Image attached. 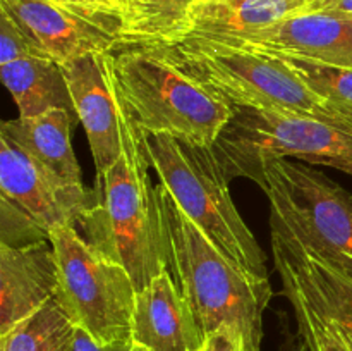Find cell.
Instances as JSON below:
<instances>
[{
	"mask_svg": "<svg viewBox=\"0 0 352 351\" xmlns=\"http://www.w3.org/2000/svg\"><path fill=\"white\" fill-rule=\"evenodd\" d=\"M196 2L198 0H120L117 48L174 43L184 33Z\"/></svg>",
	"mask_w": 352,
	"mask_h": 351,
	"instance_id": "19",
	"label": "cell"
},
{
	"mask_svg": "<svg viewBox=\"0 0 352 351\" xmlns=\"http://www.w3.org/2000/svg\"><path fill=\"white\" fill-rule=\"evenodd\" d=\"M76 116L88 134L96 176L119 160L122 151L120 93L113 72V52L88 54L62 64Z\"/></svg>",
	"mask_w": 352,
	"mask_h": 351,
	"instance_id": "10",
	"label": "cell"
},
{
	"mask_svg": "<svg viewBox=\"0 0 352 351\" xmlns=\"http://www.w3.org/2000/svg\"><path fill=\"white\" fill-rule=\"evenodd\" d=\"M337 120H339V119H337ZM340 120H344V123H346L347 126H349L351 129H352V117H342V119H340Z\"/></svg>",
	"mask_w": 352,
	"mask_h": 351,
	"instance_id": "31",
	"label": "cell"
},
{
	"mask_svg": "<svg viewBox=\"0 0 352 351\" xmlns=\"http://www.w3.org/2000/svg\"><path fill=\"white\" fill-rule=\"evenodd\" d=\"M306 6L308 0H198L181 38L239 43Z\"/></svg>",
	"mask_w": 352,
	"mask_h": 351,
	"instance_id": "16",
	"label": "cell"
},
{
	"mask_svg": "<svg viewBox=\"0 0 352 351\" xmlns=\"http://www.w3.org/2000/svg\"><path fill=\"white\" fill-rule=\"evenodd\" d=\"M160 184L199 231L254 277L270 281L267 255L241 217L212 147L165 134H143Z\"/></svg>",
	"mask_w": 352,
	"mask_h": 351,
	"instance_id": "4",
	"label": "cell"
},
{
	"mask_svg": "<svg viewBox=\"0 0 352 351\" xmlns=\"http://www.w3.org/2000/svg\"><path fill=\"white\" fill-rule=\"evenodd\" d=\"M0 10L60 65L82 55L113 52L119 43V19L96 9L54 0H0Z\"/></svg>",
	"mask_w": 352,
	"mask_h": 351,
	"instance_id": "9",
	"label": "cell"
},
{
	"mask_svg": "<svg viewBox=\"0 0 352 351\" xmlns=\"http://www.w3.org/2000/svg\"><path fill=\"white\" fill-rule=\"evenodd\" d=\"M57 3H64V6H71V7H81V9H93L89 6L88 0H54Z\"/></svg>",
	"mask_w": 352,
	"mask_h": 351,
	"instance_id": "29",
	"label": "cell"
},
{
	"mask_svg": "<svg viewBox=\"0 0 352 351\" xmlns=\"http://www.w3.org/2000/svg\"><path fill=\"white\" fill-rule=\"evenodd\" d=\"M272 226V251L278 275L294 282L309 303L332 320L352 344V274Z\"/></svg>",
	"mask_w": 352,
	"mask_h": 351,
	"instance_id": "12",
	"label": "cell"
},
{
	"mask_svg": "<svg viewBox=\"0 0 352 351\" xmlns=\"http://www.w3.org/2000/svg\"><path fill=\"white\" fill-rule=\"evenodd\" d=\"M122 151L105 174L96 176L95 200L81 219L86 240L129 272L136 289L170 268L168 237L157 186L148 178L150 158L143 133L120 96Z\"/></svg>",
	"mask_w": 352,
	"mask_h": 351,
	"instance_id": "1",
	"label": "cell"
},
{
	"mask_svg": "<svg viewBox=\"0 0 352 351\" xmlns=\"http://www.w3.org/2000/svg\"><path fill=\"white\" fill-rule=\"evenodd\" d=\"M76 326L57 299L0 336V351H74Z\"/></svg>",
	"mask_w": 352,
	"mask_h": 351,
	"instance_id": "20",
	"label": "cell"
},
{
	"mask_svg": "<svg viewBox=\"0 0 352 351\" xmlns=\"http://www.w3.org/2000/svg\"><path fill=\"white\" fill-rule=\"evenodd\" d=\"M50 243L58 268L55 299L72 323L100 343L131 339L138 289L129 272L79 236L74 226L55 227Z\"/></svg>",
	"mask_w": 352,
	"mask_h": 351,
	"instance_id": "8",
	"label": "cell"
},
{
	"mask_svg": "<svg viewBox=\"0 0 352 351\" xmlns=\"http://www.w3.org/2000/svg\"><path fill=\"white\" fill-rule=\"evenodd\" d=\"M280 279L284 284V295L294 306L299 330H301L309 351H352V344L344 336L342 330L332 320L323 317L306 299V296L299 291L294 282L284 277Z\"/></svg>",
	"mask_w": 352,
	"mask_h": 351,
	"instance_id": "22",
	"label": "cell"
},
{
	"mask_svg": "<svg viewBox=\"0 0 352 351\" xmlns=\"http://www.w3.org/2000/svg\"><path fill=\"white\" fill-rule=\"evenodd\" d=\"M0 219H2V237L0 244L7 246H28V244L50 241V234L23 209L10 200L0 196Z\"/></svg>",
	"mask_w": 352,
	"mask_h": 351,
	"instance_id": "23",
	"label": "cell"
},
{
	"mask_svg": "<svg viewBox=\"0 0 352 351\" xmlns=\"http://www.w3.org/2000/svg\"><path fill=\"white\" fill-rule=\"evenodd\" d=\"M58 289V268L50 241L7 246L0 244V336L26 320Z\"/></svg>",
	"mask_w": 352,
	"mask_h": 351,
	"instance_id": "15",
	"label": "cell"
},
{
	"mask_svg": "<svg viewBox=\"0 0 352 351\" xmlns=\"http://www.w3.org/2000/svg\"><path fill=\"white\" fill-rule=\"evenodd\" d=\"M141 350H143V351H148V350H146V348H143V346H141Z\"/></svg>",
	"mask_w": 352,
	"mask_h": 351,
	"instance_id": "32",
	"label": "cell"
},
{
	"mask_svg": "<svg viewBox=\"0 0 352 351\" xmlns=\"http://www.w3.org/2000/svg\"><path fill=\"white\" fill-rule=\"evenodd\" d=\"M131 339L148 351H196L205 341L188 298L170 268L136 292Z\"/></svg>",
	"mask_w": 352,
	"mask_h": 351,
	"instance_id": "14",
	"label": "cell"
},
{
	"mask_svg": "<svg viewBox=\"0 0 352 351\" xmlns=\"http://www.w3.org/2000/svg\"><path fill=\"white\" fill-rule=\"evenodd\" d=\"M256 184L270 200V224L352 274V193L291 158L268 164Z\"/></svg>",
	"mask_w": 352,
	"mask_h": 351,
	"instance_id": "7",
	"label": "cell"
},
{
	"mask_svg": "<svg viewBox=\"0 0 352 351\" xmlns=\"http://www.w3.org/2000/svg\"><path fill=\"white\" fill-rule=\"evenodd\" d=\"M0 196L16 203L48 234L76 226L93 205L95 193L65 186L40 162L0 134Z\"/></svg>",
	"mask_w": 352,
	"mask_h": 351,
	"instance_id": "11",
	"label": "cell"
},
{
	"mask_svg": "<svg viewBox=\"0 0 352 351\" xmlns=\"http://www.w3.org/2000/svg\"><path fill=\"white\" fill-rule=\"evenodd\" d=\"M89 6L93 9L100 10L103 14H109V16H116L117 17V10H119L120 0H88ZM119 19V17H117Z\"/></svg>",
	"mask_w": 352,
	"mask_h": 351,
	"instance_id": "28",
	"label": "cell"
},
{
	"mask_svg": "<svg viewBox=\"0 0 352 351\" xmlns=\"http://www.w3.org/2000/svg\"><path fill=\"white\" fill-rule=\"evenodd\" d=\"M74 351H143L140 344H134L133 341H116V343H100L93 339L86 330L76 327V341Z\"/></svg>",
	"mask_w": 352,
	"mask_h": 351,
	"instance_id": "26",
	"label": "cell"
},
{
	"mask_svg": "<svg viewBox=\"0 0 352 351\" xmlns=\"http://www.w3.org/2000/svg\"><path fill=\"white\" fill-rule=\"evenodd\" d=\"M158 47L182 71L215 89L232 107L294 112L340 126L282 57L192 36Z\"/></svg>",
	"mask_w": 352,
	"mask_h": 351,
	"instance_id": "5",
	"label": "cell"
},
{
	"mask_svg": "<svg viewBox=\"0 0 352 351\" xmlns=\"http://www.w3.org/2000/svg\"><path fill=\"white\" fill-rule=\"evenodd\" d=\"M212 151L227 181L248 178L256 182L268 164L284 158L336 169L352 164V129L344 120L337 126L294 112L234 107Z\"/></svg>",
	"mask_w": 352,
	"mask_h": 351,
	"instance_id": "6",
	"label": "cell"
},
{
	"mask_svg": "<svg viewBox=\"0 0 352 351\" xmlns=\"http://www.w3.org/2000/svg\"><path fill=\"white\" fill-rule=\"evenodd\" d=\"M196 351H246L244 339L232 327H220L206 334L201 348Z\"/></svg>",
	"mask_w": 352,
	"mask_h": 351,
	"instance_id": "25",
	"label": "cell"
},
{
	"mask_svg": "<svg viewBox=\"0 0 352 351\" xmlns=\"http://www.w3.org/2000/svg\"><path fill=\"white\" fill-rule=\"evenodd\" d=\"M232 45L352 67V16L301 10Z\"/></svg>",
	"mask_w": 352,
	"mask_h": 351,
	"instance_id": "13",
	"label": "cell"
},
{
	"mask_svg": "<svg viewBox=\"0 0 352 351\" xmlns=\"http://www.w3.org/2000/svg\"><path fill=\"white\" fill-rule=\"evenodd\" d=\"M119 50L113 54L117 86L141 133L213 147L229 124L234 107L182 71L158 45Z\"/></svg>",
	"mask_w": 352,
	"mask_h": 351,
	"instance_id": "3",
	"label": "cell"
},
{
	"mask_svg": "<svg viewBox=\"0 0 352 351\" xmlns=\"http://www.w3.org/2000/svg\"><path fill=\"white\" fill-rule=\"evenodd\" d=\"M170 251V270L188 298L203 334L232 327L246 351H261L263 315L274 296L270 281L254 277L220 251L157 184Z\"/></svg>",
	"mask_w": 352,
	"mask_h": 351,
	"instance_id": "2",
	"label": "cell"
},
{
	"mask_svg": "<svg viewBox=\"0 0 352 351\" xmlns=\"http://www.w3.org/2000/svg\"><path fill=\"white\" fill-rule=\"evenodd\" d=\"M339 171L347 172V174L352 176V164H342V165H340V167H339Z\"/></svg>",
	"mask_w": 352,
	"mask_h": 351,
	"instance_id": "30",
	"label": "cell"
},
{
	"mask_svg": "<svg viewBox=\"0 0 352 351\" xmlns=\"http://www.w3.org/2000/svg\"><path fill=\"white\" fill-rule=\"evenodd\" d=\"M76 119V112L54 109L38 117L6 120L0 127V134L9 138L34 160L40 162L62 184L85 188L71 141Z\"/></svg>",
	"mask_w": 352,
	"mask_h": 351,
	"instance_id": "17",
	"label": "cell"
},
{
	"mask_svg": "<svg viewBox=\"0 0 352 351\" xmlns=\"http://www.w3.org/2000/svg\"><path fill=\"white\" fill-rule=\"evenodd\" d=\"M289 64L306 88L325 105L333 119L352 117V67L329 65L291 55H277Z\"/></svg>",
	"mask_w": 352,
	"mask_h": 351,
	"instance_id": "21",
	"label": "cell"
},
{
	"mask_svg": "<svg viewBox=\"0 0 352 351\" xmlns=\"http://www.w3.org/2000/svg\"><path fill=\"white\" fill-rule=\"evenodd\" d=\"M305 10L352 16V0H308V6H306Z\"/></svg>",
	"mask_w": 352,
	"mask_h": 351,
	"instance_id": "27",
	"label": "cell"
},
{
	"mask_svg": "<svg viewBox=\"0 0 352 351\" xmlns=\"http://www.w3.org/2000/svg\"><path fill=\"white\" fill-rule=\"evenodd\" d=\"M48 57L33 38L28 36L19 24L0 10V65L28 57Z\"/></svg>",
	"mask_w": 352,
	"mask_h": 351,
	"instance_id": "24",
	"label": "cell"
},
{
	"mask_svg": "<svg viewBox=\"0 0 352 351\" xmlns=\"http://www.w3.org/2000/svg\"><path fill=\"white\" fill-rule=\"evenodd\" d=\"M0 78L19 109V117H38L54 109L76 112L62 65L54 58L40 55L2 64Z\"/></svg>",
	"mask_w": 352,
	"mask_h": 351,
	"instance_id": "18",
	"label": "cell"
}]
</instances>
